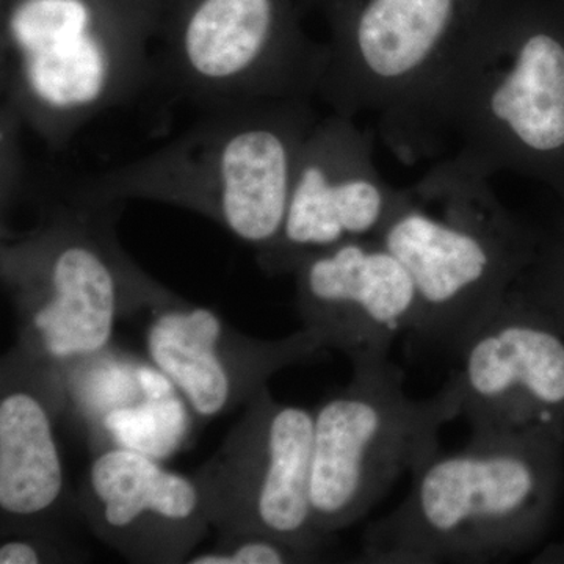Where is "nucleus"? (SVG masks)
<instances>
[{
    "mask_svg": "<svg viewBox=\"0 0 564 564\" xmlns=\"http://www.w3.org/2000/svg\"><path fill=\"white\" fill-rule=\"evenodd\" d=\"M314 411L276 402L269 386L247 403L220 448L192 475L220 540L272 538L317 558L332 538L311 503Z\"/></svg>",
    "mask_w": 564,
    "mask_h": 564,
    "instance_id": "10",
    "label": "nucleus"
},
{
    "mask_svg": "<svg viewBox=\"0 0 564 564\" xmlns=\"http://www.w3.org/2000/svg\"><path fill=\"white\" fill-rule=\"evenodd\" d=\"M174 393L166 399H144L117 408L98 422L102 436L115 447L131 448L159 459L180 447L187 433L185 404ZM111 447V445H110Z\"/></svg>",
    "mask_w": 564,
    "mask_h": 564,
    "instance_id": "17",
    "label": "nucleus"
},
{
    "mask_svg": "<svg viewBox=\"0 0 564 564\" xmlns=\"http://www.w3.org/2000/svg\"><path fill=\"white\" fill-rule=\"evenodd\" d=\"M458 356L474 437L564 433V333L521 292H508Z\"/></svg>",
    "mask_w": 564,
    "mask_h": 564,
    "instance_id": "11",
    "label": "nucleus"
},
{
    "mask_svg": "<svg viewBox=\"0 0 564 564\" xmlns=\"http://www.w3.org/2000/svg\"><path fill=\"white\" fill-rule=\"evenodd\" d=\"M564 433L474 437L413 475L395 510L366 530L361 562L478 563L529 551L554 521Z\"/></svg>",
    "mask_w": 564,
    "mask_h": 564,
    "instance_id": "3",
    "label": "nucleus"
},
{
    "mask_svg": "<svg viewBox=\"0 0 564 564\" xmlns=\"http://www.w3.org/2000/svg\"><path fill=\"white\" fill-rule=\"evenodd\" d=\"M0 126H2V210L11 209L20 198L22 182H24V165L20 133L25 129L20 118L10 109L2 106L0 111Z\"/></svg>",
    "mask_w": 564,
    "mask_h": 564,
    "instance_id": "21",
    "label": "nucleus"
},
{
    "mask_svg": "<svg viewBox=\"0 0 564 564\" xmlns=\"http://www.w3.org/2000/svg\"><path fill=\"white\" fill-rule=\"evenodd\" d=\"M402 196L378 172L373 135L355 118H318L304 141L276 242L258 254L267 273L289 274L315 254L377 239Z\"/></svg>",
    "mask_w": 564,
    "mask_h": 564,
    "instance_id": "12",
    "label": "nucleus"
},
{
    "mask_svg": "<svg viewBox=\"0 0 564 564\" xmlns=\"http://www.w3.org/2000/svg\"><path fill=\"white\" fill-rule=\"evenodd\" d=\"M434 154L543 182L564 203V0H489L441 85Z\"/></svg>",
    "mask_w": 564,
    "mask_h": 564,
    "instance_id": "1",
    "label": "nucleus"
},
{
    "mask_svg": "<svg viewBox=\"0 0 564 564\" xmlns=\"http://www.w3.org/2000/svg\"><path fill=\"white\" fill-rule=\"evenodd\" d=\"M313 562L292 545L262 536L228 538L210 551L192 555V564H281Z\"/></svg>",
    "mask_w": 564,
    "mask_h": 564,
    "instance_id": "20",
    "label": "nucleus"
},
{
    "mask_svg": "<svg viewBox=\"0 0 564 564\" xmlns=\"http://www.w3.org/2000/svg\"><path fill=\"white\" fill-rule=\"evenodd\" d=\"M57 547L32 533L11 534L0 544V564H36L58 560Z\"/></svg>",
    "mask_w": 564,
    "mask_h": 564,
    "instance_id": "22",
    "label": "nucleus"
},
{
    "mask_svg": "<svg viewBox=\"0 0 564 564\" xmlns=\"http://www.w3.org/2000/svg\"><path fill=\"white\" fill-rule=\"evenodd\" d=\"M147 347L152 364L202 417L247 404L272 375L328 350L307 328L282 339H256L231 328L209 307L176 295L152 310Z\"/></svg>",
    "mask_w": 564,
    "mask_h": 564,
    "instance_id": "13",
    "label": "nucleus"
},
{
    "mask_svg": "<svg viewBox=\"0 0 564 564\" xmlns=\"http://www.w3.org/2000/svg\"><path fill=\"white\" fill-rule=\"evenodd\" d=\"M513 289L536 304L564 333V203L551 226L541 229L536 254Z\"/></svg>",
    "mask_w": 564,
    "mask_h": 564,
    "instance_id": "19",
    "label": "nucleus"
},
{
    "mask_svg": "<svg viewBox=\"0 0 564 564\" xmlns=\"http://www.w3.org/2000/svg\"><path fill=\"white\" fill-rule=\"evenodd\" d=\"M137 366L139 362L110 355L107 350L99 352L63 370L66 393L74 397L85 419L98 425L110 411L144 399Z\"/></svg>",
    "mask_w": 564,
    "mask_h": 564,
    "instance_id": "18",
    "label": "nucleus"
},
{
    "mask_svg": "<svg viewBox=\"0 0 564 564\" xmlns=\"http://www.w3.org/2000/svg\"><path fill=\"white\" fill-rule=\"evenodd\" d=\"M403 383L389 359L355 366L350 383L314 411L311 503L323 536L361 521L402 475L417 473L462 415L455 373L429 399H411Z\"/></svg>",
    "mask_w": 564,
    "mask_h": 564,
    "instance_id": "9",
    "label": "nucleus"
},
{
    "mask_svg": "<svg viewBox=\"0 0 564 564\" xmlns=\"http://www.w3.org/2000/svg\"><path fill=\"white\" fill-rule=\"evenodd\" d=\"M303 328L351 366L389 359L393 340L414 333L419 299L413 278L378 239L352 240L304 259L295 272Z\"/></svg>",
    "mask_w": 564,
    "mask_h": 564,
    "instance_id": "14",
    "label": "nucleus"
},
{
    "mask_svg": "<svg viewBox=\"0 0 564 564\" xmlns=\"http://www.w3.org/2000/svg\"><path fill=\"white\" fill-rule=\"evenodd\" d=\"M313 99H276L203 110L176 139L95 174L73 202L111 206L131 199L195 212L256 254L282 229L300 154L318 120Z\"/></svg>",
    "mask_w": 564,
    "mask_h": 564,
    "instance_id": "2",
    "label": "nucleus"
},
{
    "mask_svg": "<svg viewBox=\"0 0 564 564\" xmlns=\"http://www.w3.org/2000/svg\"><path fill=\"white\" fill-rule=\"evenodd\" d=\"M159 0H0L2 106L51 151L155 82Z\"/></svg>",
    "mask_w": 564,
    "mask_h": 564,
    "instance_id": "4",
    "label": "nucleus"
},
{
    "mask_svg": "<svg viewBox=\"0 0 564 564\" xmlns=\"http://www.w3.org/2000/svg\"><path fill=\"white\" fill-rule=\"evenodd\" d=\"M0 519L2 532L33 533L61 510L66 494L55 419L66 384L57 367L20 345L0 375Z\"/></svg>",
    "mask_w": 564,
    "mask_h": 564,
    "instance_id": "16",
    "label": "nucleus"
},
{
    "mask_svg": "<svg viewBox=\"0 0 564 564\" xmlns=\"http://www.w3.org/2000/svg\"><path fill=\"white\" fill-rule=\"evenodd\" d=\"M120 204L66 199L35 228L3 236L2 281L20 318V347L63 370L106 351L115 323L174 293L126 254L115 232Z\"/></svg>",
    "mask_w": 564,
    "mask_h": 564,
    "instance_id": "6",
    "label": "nucleus"
},
{
    "mask_svg": "<svg viewBox=\"0 0 564 564\" xmlns=\"http://www.w3.org/2000/svg\"><path fill=\"white\" fill-rule=\"evenodd\" d=\"M79 503L93 533L133 563H187L212 527L193 477L115 445L93 459Z\"/></svg>",
    "mask_w": 564,
    "mask_h": 564,
    "instance_id": "15",
    "label": "nucleus"
},
{
    "mask_svg": "<svg viewBox=\"0 0 564 564\" xmlns=\"http://www.w3.org/2000/svg\"><path fill=\"white\" fill-rule=\"evenodd\" d=\"M300 2H315V0H300Z\"/></svg>",
    "mask_w": 564,
    "mask_h": 564,
    "instance_id": "23",
    "label": "nucleus"
},
{
    "mask_svg": "<svg viewBox=\"0 0 564 564\" xmlns=\"http://www.w3.org/2000/svg\"><path fill=\"white\" fill-rule=\"evenodd\" d=\"M315 2L328 24L317 98L333 113L372 115L383 143L404 163L434 155V101L489 0Z\"/></svg>",
    "mask_w": 564,
    "mask_h": 564,
    "instance_id": "7",
    "label": "nucleus"
},
{
    "mask_svg": "<svg viewBox=\"0 0 564 564\" xmlns=\"http://www.w3.org/2000/svg\"><path fill=\"white\" fill-rule=\"evenodd\" d=\"M326 62L300 0H159L154 84L202 110L313 99Z\"/></svg>",
    "mask_w": 564,
    "mask_h": 564,
    "instance_id": "8",
    "label": "nucleus"
},
{
    "mask_svg": "<svg viewBox=\"0 0 564 564\" xmlns=\"http://www.w3.org/2000/svg\"><path fill=\"white\" fill-rule=\"evenodd\" d=\"M377 239L413 278L415 336L458 355L532 263L541 229L500 202L491 176L452 154L402 188Z\"/></svg>",
    "mask_w": 564,
    "mask_h": 564,
    "instance_id": "5",
    "label": "nucleus"
}]
</instances>
